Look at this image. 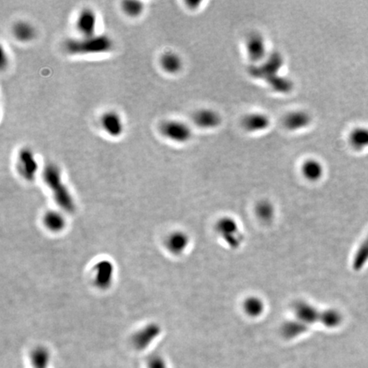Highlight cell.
Instances as JSON below:
<instances>
[{
	"instance_id": "ac0fdd59",
	"label": "cell",
	"mask_w": 368,
	"mask_h": 368,
	"mask_svg": "<svg viewBox=\"0 0 368 368\" xmlns=\"http://www.w3.org/2000/svg\"><path fill=\"white\" fill-rule=\"evenodd\" d=\"M368 262V234L356 251L353 259V269L358 271Z\"/></svg>"
},
{
	"instance_id": "9c48e42d",
	"label": "cell",
	"mask_w": 368,
	"mask_h": 368,
	"mask_svg": "<svg viewBox=\"0 0 368 368\" xmlns=\"http://www.w3.org/2000/svg\"><path fill=\"white\" fill-rule=\"evenodd\" d=\"M96 23L95 11L90 8H85L79 13L76 27L82 37H91L96 35Z\"/></svg>"
},
{
	"instance_id": "30bf717a",
	"label": "cell",
	"mask_w": 368,
	"mask_h": 368,
	"mask_svg": "<svg viewBox=\"0 0 368 368\" xmlns=\"http://www.w3.org/2000/svg\"><path fill=\"white\" fill-rule=\"evenodd\" d=\"M193 120L199 128L212 130L218 128L221 125L222 117L216 110L202 109L197 110L194 113Z\"/></svg>"
},
{
	"instance_id": "ba28073f",
	"label": "cell",
	"mask_w": 368,
	"mask_h": 368,
	"mask_svg": "<svg viewBox=\"0 0 368 368\" xmlns=\"http://www.w3.org/2000/svg\"><path fill=\"white\" fill-rule=\"evenodd\" d=\"M100 125L103 132L111 138H119L125 130L121 116L113 110L107 111L101 116Z\"/></svg>"
},
{
	"instance_id": "5b68a950",
	"label": "cell",
	"mask_w": 368,
	"mask_h": 368,
	"mask_svg": "<svg viewBox=\"0 0 368 368\" xmlns=\"http://www.w3.org/2000/svg\"><path fill=\"white\" fill-rule=\"evenodd\" d=\"M16 170L20 176L28 182L35 179L39 170V163L35 154L29 147H23L20 149L16 159Z\"/></svg>"
},
{
	"instance_id": "52a82bcc",
	"label": "cell",
	"mask_w": 368,
	"mask_h": 368,
	"mask_svg": "<svg viewBox=\"0 0 368 368\" xmlns=\"http://www.w3.org/2000/svg\"><path fill=\"white\" fill-rule=\"evenodd\" d=\"M247 57L253 63H260L267 57V45L265 39L261 33L253 32L247 36L246 41Z\"/></svg>"
},
{
	"instance_id": "e0dca14e",
	"label": "cell",
	"mask_w": 368,
	"mask_h": 368,
	"mask_svg": "<svg viewBox=\"0 0 368 368\" xmlns=\"http://www.w3.org/2000/svg\"><path fill=\"white\" fill-rule=\"evenodd\" d=\"M96 274H95V280L96 285L100 287H105L110 284L112 281L113 266L109 262H101L96 265Z\"/></svg>"
},
{
	"instance_id": "d4e9b609",
	"label": "cell",
	"mask_w": 368,
	"mask_h": 368,
	"mask_svg": "<svg viewBox=\"0 0 368 368\" xmlns=\"http://www.w3.org/2000/svg\"><path fill=\"white\" fill-rule=\"evenodd\" d=\"M263 304L257 298H250L245 303V309L248 314L253 316L258 315L263 311Z\"/></svg>"
},
{
	"instance_id": "4fadbf2b",
	"label": "cell",
	"mask_w": 368,
	"mask_h": 368,
	"mask_svg": "<svg viewBox=\"0 0 368 368\" xmlns=\"http://www.w3.org/2000/svg\"><path fill=\"white\" fill-rule=\"evenodd\" d=\"M160 65L167 74H176L183 69V61L179 55L173 52H167L161 56Z\"/></svg>"
},
{
	"instance_id": "277c9868",
	"label": "cell",
	"mask_w": 368,
	"mask_h": 368,
	"mask_svg": "<svg viewBox=\"0 0 368 368\" xmlns=\"http://www.w3.org/2000/svg\"><path fill=\"white\" fill-rule=\"evenodd\" d=\"M164 138L176 143H186L192 138V130L185 122L176 119L164 121L160 126Z\"/></svg>"
},
{
	"instance_id": "ffe728a7",
	"label": "cell",
	"mask_w": 368,
	"mask_h": 368,
	"mask_svg": "<svg viewBox=\"0 0 368 368\" xmlns=\"http://www.w3.org/2000/svg\"><path fill=\"white\" fill-rule=\"evenodd\" d=\"M188 237L183 233H176L169 237L167 240V247L173 253H182L188 245Z\"/></svg>"
},
{
	"instance_id": "7402d4cb",
	"label": "cell",
	"mask_w": 368,
	"mask_h": 368,
	"mask_svg": "<svg viewBox=\"0 0 368 368\" xmlns=\"http://www.w3.org/2000/svg\"><path fill=\"white\" fill-rule=\"evenodd\" d=\"M121 8L126 16L136 18L141 16L144 10V5L141 1H124L122 3Z\"/></svg>"
},
{
	"instance_id": "7a4b0ae2",
	"label": "cell",
	"mask_w": 368,
	"mask_h": 368,
	"mask_svg": "<svg viewBox=\"0 0 368 368\" xmlns=\"http://www.w3.org/2000/svg\"><path fill=\"white\" fill-rule=\"evenodd\" d=\"M43 177L59 205L66 211H74V199L62 182L60 168L56 164H48L43 171Z\"/></svg>"
},
{
	"instance_id": "cb8c5ba5",
	"label": "cell",
	"mask_w": 368,
	"mask_h": 368,
	"mask_svg": "<svg viewBox=\"0 0 368 368\" xmlns=\"http://www.w3.org/2000/svg\"><path fill=\"white\" fill-rule=\"evenodd\" d=\"M218 230L225 239L231 235L234 238V234L237 230L236 224L231 219H224L218 224Z\"/></svg>"
},
{
	"instance_id": "5bb4252c",
	"label": "cell",
	"mask_w": 368,
	"mask_h": 368,
	"mask_svg": "<svg viewBox=\"0 0 368 368\" xmlns=\"http://www.w3.org/2000/svg\"><path fill=\"white\" fill-rule=\"evenodd\" d=\"M349 143L355 151H364L368 148V128L364 126L355 127L349 134Z\"/></svg>"
},
{
	"instance_id": "8fae6325",
	"label": "cell",
	"mask_w": 368,
	"mask_h": 368,
	"mask_svg": "<svg viewBox=\"0 0 368 368\" xmlns=\"http://www.w3.org/2000/svg\"><path fill=\"white\" fill-rule=\"evenodd\" d=\"M312 117L305 110H295L288 113L283 118L285 128L291 132H298L311 125Z\"/></svg>"
},
{
	"instance_id": "2e32d148",
	"label": "cell",
	"mask_w": 368,
	"mask_h": 368,
	"mask_svg": "<svg viewBox=\"0 0 368 368\" xmlns=\"http://www.w3.org/2000/svg\"><path fill=\"white\" fill-rule=\"evenodd\" d=\"M301 170L304 177L310 181L320 179L324 173L322 164L315 159H308L305 160L302 165Z\"/></svg>"
},
{
	"instance_id": "3957f363",
	"label": "cell",
	"mask_w": 368,
	"mask_h": 368,
	"mask_svg": "<svg viewBox=\"0 0 368 368\" xmlns=\"http://www.w3.org/2000/svg\"><path fill=\"white\" fill-rule=\"evenodd\" d=\"M295 313L298 320L309 327L311 324L320 322L328 327H338L342 322V315L336 311H319L306 303L295 305Z\"/></svg>"
},
{
	"instance_id": "d6986e66",
	"label": "cell",
	"mask_w": 368,
	"mask_h": 368,
	"mask_svg": "<svg viewBox=\"0 0 368 368\" xmlns=\"http://www.w3.org/2000/svg\"><path fill=\"white\" fill-rule=\"evenodd\" d=\"M273 90L280 93H288L293 87V83L288 78L283 77L281 74L276 75L266 81Z\"/></svg>"
},
{
	"instance_id": "9a60e30c",
	"label": "cell",
	"mask_w": 368,
	"mask_h": 368,
	"mask_svg": "<svg viewBox=\"0 0 368 368\" xmlns=\"http://www.w3.org/2000/svg\"><path fill=\"white\" fill-rule=\"evenodd\" d=\"M36 29L31 23L25 21L16 23L13 27V35L18 41L28 43L36 37Z\"/></svg>"
},
{
	"instance_id": "603a6c76",
	"label": "cell",
	"mask_w": 368,
	"mask_h": 368,
	"mask_svg": "<svg viewBox=\"0 0 368 368\" xmlns=\"http://www.w3.org/2000/svg\"><path fill=\"white\" fill-rule=\"evenodd\" d=\"M45 225L52 230L59 231L63 228L65 221L57 212H49L45 217Z\"/></svg>"
},
{
	"instance_id": "44dd1931",
	"label": "cell",
	"mask_w": 368,
	"mask_h": 368,
	"mask_svg": "<svg viewBox=\"0 0 368 368\" xmlns=\"http://www.w3.org/2000/svg\"><path fill=\"white\" fill-rule=\"evenodd\" d=\"M308 328H309L308 326L299 320L292 321V322L285 324L282 328V333L286 339H292L306 332Z\"/></svg>"
},
{
	"instance_id": "7c38bea8",
	"label": "cell",
	"mask_w": 368,
	"mask_h": 368,
	"mask_svg": "<svg viewBox=\"0 0 368 368\" xmlns=\"http://www.w3.org/2000/svg\"><path fill=\"white\" fill-rule=\"evenodd\" d=\"M242 126L248 132L256 133L263 132L269 128L271 124L270 118L263 113H251L244 117Z\"/></svg>"
},
{
	"instance_id": "8992f818",
	"label": "cell",
	"mask_w": 368,
	"mask_h": 368,
	"mask_svg": "<svg viewBox=\"0 0 368 368\" xmlns=\"http://www.w3.org/2000/svg\"><path fill=\"white\" fill-rule=\"evenodd\" d=\"M284 63L282 55L278 52H273L267 56V57L257 66L251 67V74L254 77L260 78L267 80L278 75Z\"/></svg>"
},
{
	"instance_id": "6da1fadb",
	"label": "cell",
	"mask_w": 368,
	"mask_h": 368,
	"mask_svg": "<svg viewBox=\"0 0 368 368\" xmlns=\"http://www.w3.org/2000/svg\"><path fill=\"white\" fill-rule=\"evenodd\" d=\"M64 49L70 55L103 54L112 51L113 42L109 36L96 34L91 37L67 39L65 42Z\"/></svg>"
},
{
	"instance_id": "484cf974",
	"label": "cell",
	"mask_w": 368,
	"mask_h": 368,
	"mask_svg": "<svg viewBox=\"0 0 368 368\" xmlns=\"http://www.w3.org/2000/svg\"><path fill=\"white\" fill-rule=\"evenodd\" d=\"M258 211H260V215L263 218H269V216L272 214V208L270 205L267 203L261 204L258 207Z\"/></svg>"
}]
</instances>
